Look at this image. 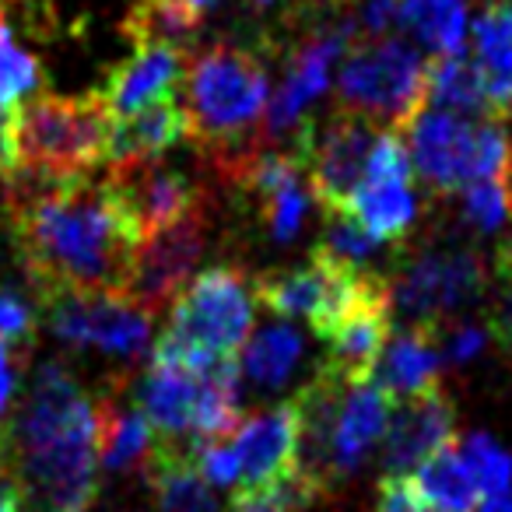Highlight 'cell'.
<instances>
[{
	"label": "cell",
	"mask_w": 512,
	"mask_h": 512,
	"mask_svg": "<svg viewBox=\"0 0 512 512\" xmlns=\"http://www.w3.org/2000/svg\"><path fill=\"white\" fill-rule=\"evenodd\" d=\"M11 235L36 292H123L141 235L130 228L106 183L67 179L11 207Z\"/></svg>",
	"instance_id": "6da1fadb"
},
{
	"label": "cell",
	"mask_w": 512,
	"mask_h": 512,
	"mask_svg": "<svg viewBox=\"0 0 512 512\" xmlns=\"http://www.w3.org/2000/svg\"><path fill=\"white\" fill-rule=\"evenodd\" d=\"M25 509L88 512L99 495L95 400L64 362H43L8 425Z\"/></svg>",
	"instance_id": "7a4b0ae2"
},
{
	"label": "cell",
	"mask_w": 512,
	"mask_h": 512,
	"mask_svg": "<svg viewBox=\"0 0 512 512\" xmlns=\"http://www.w3.org/2000/svg\"><path fill=\"white\" fill-rule=\"evenodd\" d=\"M116 113L106 95H39L11 113L8 158L0 169H29L50 179L88 176L109 162Z\"/></svg>",
	"instance_id": "3957f363"
},
{
	"label": "cell",
	"mask_w": 512,
	"mask_h": 512,
	"mask_svg": "<svg viewBox=\"0 0 512 512\" xmlns=\"http://www.w3.org/2000/svg\"><path fill=\"white\" fill-rule=\"evenodd\" d=\"M253 302V281L239 267L193 274L169 306V327L158 337L151 358L183 362L190 369L232 358L253 330Z\"/></svg>",
	"instance_id": "277c9868"
},
{
	"label": "cell",
	"mask_w": 512,
	"mask_h": 512,
	"mask_svg": "<svg viewBox=\"0 0 512 512\" xmlns=\"http://www.w3.org/2000/svg\"><path fill=\"white\" fill-rule=\"evenodd\" d=\"M186 116L190 137L211 151L242 148L267 106V71L242 46L214 43L186 67Z\"/></svg>",
	"instance_id": "5b68a950"
},
{
	"label": "cell",
	"mask_w": 512,
	"mask_h": 512,
	"mask_svg": "<svg viewBox=\"0 0 512 512\" xmlns=\"http://www.w3.org/2000/svg\"><path fill=\"white\" fill-rule=\"evenodd\" d=\"M414 179L432 193H460L481 179L512 176L509 130L495 116H460L446 109H421L407 127Z\"/></svg>",
	"instance_id": "8992f818"
},
{
	"label": "cell",
	"mask_w": 512,
	"mask_h": 512,
	"mask_svg": "<svg viewBox=\"0 0 512 512\" xmlns=\"http://www.w3.org/2000/svg\"><path fill=\"white\" fill-rule=\"evenodd\" d=\"M425 106L428 60L407 39L376 36L344 60L337 78V109L344 113L400 134Z\"/></svg>",
	"instance_id": "52a82bcc"
},
{
	"label": "cell",
	"mask_w": 512,
	"mask_h": 512,
	"mask_svg": "<svg viewBox=\"0 0 512 512\" xmlns=\"http://www.w3.org/2000/svg\"><path fill=\"white\" fill-rule=\"evenodd\" d=\"M379 274L351 267L327 249H316L309 260L295 267H278L253 281V299L271 309L278 320H306L316 337L327 330L369 292Z\"/></svg>",
	"instance_id": "ba28073f"
},
{
	"label": "cell",
	"mask_w": 512,
	"mask_h": 512,
	"mask_svg": "<svg viewBox=\"0 0 512 512\" xmlns=\"http://www.w3.org/2000/svg\"><path fill=\"white\" fill-rule=\"evenodd\" d=\"M488 288L484 260L470 246L425 249L400 267L390 285V306L404 320V327L442 330L460 309L481 302Z\"/></svg>",
	"instance_id": "9c48e42d"
},
{
	"label": "cell",
	"mask_w": 512,
	"mask_h": 512,
	"mask_svg": "<svg viewBox=\"0 0 512 512\" xmlns=\"http://www.w3.org/2000/svg\"><path fill=\"white\" fill-rule=\"evenodd\" d=\"M43 323L71 348L102 351L120 362H137L151 341V313L123 292H43Z\"/></svg>",
	"instance_id": "30bf717a"
},
{
	"label": "cell",
	"mask_w": 512,
	"mask_h": 512,
	"mask_svg": "<svg viewBox=\"0 0 512 512\" xmlns=\"http://www.w3.org/2000/svg\"><path fill=\"white\" fill-rule=\"evenodd\" d=\"M211 228L214 214L207 207V197L193 204L186 214L169 221L158 232L144 235L137 242L134 264H130V278L123 295L134 299L144 313L158 316L176 302V295L190 285L197 274V264L207 256L211 246Z\"/></svg>",
	"instance_id": "8fae6325"
},
{
	"label": "cell",
	"mask_w": 512,
	"mask_h": 512,
	"mask_svg": "<svg viewBox=\"0 0 512 512\" xmlns=\"http://www.w3.org/2000/svg\"><path fill=\"white\" fill-rule=\"evenodd\" d=\"M379 137V127L355 113L334 109L323 127L313 120H302L292 137V148L302 155L306 179L313 186V197L323 204V211H348L351 197L362 186L369 169L372 144Z\"/></svg>",
	"instance_id": "7c38bea8"
},
{
	"label": "cell",
	"mask_w": 512,
	"mask_h": 512,
	"mask_svg": "<svg viewBox=\"0 0 512 512\" xmlns=\"http://www.w3.org/2000/svg\"><path fill=\"white\" fill-rule=\"evenodd\" d=\"M358 39V22L355 18H341L330 22L323 29H313L299 39V46L292 50L281 78L278 92L267 99L264 109V130H260V148L281 141L285 134L299 130V123L306 120V106L313 99H320L330 85V71L344 57L351 43Z\"/></svg>",
	"instance_id": "4fadbf2b"
},
{
	"label": "cell",
	"mask_w": 512,
	"mask_h": 512,
	"mask_svg": "<svg viewBox=\"0 0 512 512\" xmlns=\"http://www.w3.org/2000/svg\"><path fill=\"white\" fill-rule=\"evenodd\" d=\"M348 211L383 242H400L414 228L421 204L414 193L411 155L397 130H379L369 169H365V179L351 197Z\"/></svg>",
	"instance_id": "5bb4252c"
},
{
	"label": "cell",
	"mask_w": 512,
	"mask_h": 512,
	"mask_svg": "<svg viewBox=\"0 0 512 512\" xmlns=\"http://www.w3.org/2000/svg\"><path fill=\"white\" fill-rule=\"evenodd\" d=\"M106 190L137 235H151L204 200L200 186L186 172L165 165L162 158H120L109 162Z\"/></svg>",
	"instance_id": "9a60e30c"
},
{
	"label": "cell",
	"mask_w": 512,
	"mask_h": 512,
	"mask_svg": "<svg viewBox=\"0 0 512 512\" xmlns=\"http://www.w3.org/2000/svg\"><path fill=\"white\" fill-rule=\"evenodd\" d=\"M390 414H393V397L372 376L351 379L344 386L320 460L323 488H330V484H337L341 477L355 474L362 467L365 456L372 453V446L383 442Z\"/></svg>",
	"instance_id": "2e32d148"
},
{
	"label": "cell",
	"mask_w": 512,
	"mask_h": 512,
	"mask_svg": "<svg viewBox=\"0 0 512 512\" xmlns=\"http://www.w3.org/2000/svg\"><path fill=\"white\" fill-rule=\"evenodd\" d=\"M456 407L439 386L404 397L393 407L390 425L383 432V470L386 474H411L414 467L453 442Z\"/></svg>",
	"instance_id": "e0dca14e"
},
{
	"label": "cell",
	"mask_w": 512,
	"mask_h": 512,
	"mask_svg": "<svg viewBox=\"0 0 512 512\" xmlns=\"http://www.w3.org/2000/svg\"><path fill=\"white\" fill-rule=\"evenodd\" d=\"M200 397H204V369L183 362L151 358L134 386V404L148 418L155 442H190L197 435Z\"/></svg>",
	"instance_id": "ac0fdd59"
},
{
	"label": "cell",
	"mask_w": 512,
	"mask_h": 512,
	"mask_svg": "<svg viewBox=\"0 0 512 512\" xmlns=\"http://www.w3.org/2000/svg\"><path fill=\"white\" fill-rule=\"evenodd\" d=\"M393 330V306H390V281L379 278L334 327L327 330V369L341 379H365L383 355Z\"/></svg>",
	"instance_id": "d6986e66"
},
{
	"label": "cell",
	"mask_w": 512,
	"mask_h": 512,
	"mask_svg": "<svg viewBox=\"0 0 512 512\" xmlns=\"http://www.w3.org/2000/svg\"><path fill=\"white\" fill-rule=\"evenodd\" d=\"M228 442H232L235 456H239V481L246 488L267 484L274 477L295 470L302 446V421L295 397L271 407V411L256 414V418L239 421V428L228 435Z\"/></svg>",
	"instance_id": "ffe728a7"
},
{
	"label": "cell",
	"mask_w": 512,
	"mask_h": 512,
	"mask_svg": "<svg viewBox=\"0 0 512 512\" xmlns=\"http://www.w3.org/2000/svg\"><path fill=\"white\" fill-rule=\"evenodd\" d=\"M186 74V53L169 50V46H141L134 57L113 67L106 85L99 88L116 116H130L137 109L151 106L158 99L176 95L179 81Z\"/></svg>",
	"instance_id": "44dd1931"
},
{
	"label": "cell",
	"mask_w": 512,
	"mask_h": 512,
	"mask_svg": "<svg viewBox=\"0 0 512 512\" xmlns=\"http://www.w3.org/2000/svg\"><path fill=\"white\" fill-rule=\"evenodd\" d=\"M474 67L481 74L488 116H512V0H488L474 22Z\"/></svg>",
	"instance_id": "7402d4cb"
},
{
	"label": "cell",
	"mask_w": 512,
	"mask_h": 512,
	"mask_svg": "<svg viewBox=\"0 0 512 512\" xmlns=\"http://www.w3.org/2000/svg\"><path fill=\"white\" fill-rule=\"evenodd\" d=\"M95 446H99V467L116 474L141 467L155 449V432L141 407L127 404L120 379L95 400Z\"/></svg>",
	"instance_id": "603a6c76"
},
{
	"label": "cell",
	"mask_w": 512,
	"mask_h": 512,
	"mask_svg": "<svg viewBox=\"0 0 512 512\" xmlns=\"http://www.w3.org/2000/svg\"><path fill=\"white\" fill-rule=\"evenodd\" d=\"M439 365H442L439 330L407 327L404 334L386 341L383 355L376 358L369 376L376 379L393 400H404L421 390L439 386Z\"/></svg>",
	"instance_id": "cb8c5ba5"
},
{
	"label": "cell",
	"mask_w": 512,
	"mask_h": 512,
	"mask_svg": "<svg viewBox=\"0 0 512 512\" xmlns=\"http://www.w3.org/2000/svg\"><path fill=\"white\" fill-rule=\"evenodd\" d=\"M155 512H221L211 484L197 474L190 442H155L148 456Z\"/></svg>",
	"instance_id": "d4e9b609"
},
{
	"label": "cell",
	"mask_w": 512,
	"mask_h": 512,
	"mask_svg": "<svg viewBox=\"0 0 512 512\" xmlns=\"http://www.w3.org/2000/svg\"><path fill=\"white\" fill-rule=\"evenodd\" d=\"M190 137V116L186 106L169 95L151 106L137 109L130 116H120L113 127V141H109V162L120 158H158L162 151L176 148L179 141Z\"/></svg>",
	"instance_id": "484cf974"
},
{
	"label": "cell",
	"mask_w": 512,
	"mask_h": 512,
	"mask_svg": "<svg viewBox=\"0 0 512 512\" xmlns=\"http://www.w3.org/2000/svg\"><path fill=\"white\" fill-rule=\"evenodd\" d=\"M123 36L141 46H169L190 53L200 39V11L190 0H134L123 18Z\"/></svg>",
	"instance_id": "4316f807"
},
{
	"label": "cell",
	"mask_w": 512,
	"mask_h": 512,
	"mask_svg": "<svg viewBox=\"0 0 512 512\" xmlns=\"http://www.w3.org/2000/svg\"><path fill=\"white\" fill-rule=\"evenodd\" d=\"M397 25L418 50L432 57L463 53L467 43V0H400Z\"/></svg>",
	"instance_id": "83f0119b"
},
{
	"label": "cell",
	"mask_w": 512,
	"mask_h": 512,
	"mask_svg": "<svg viewBox=\"0 0 512 512\" xmlns=\"http://www.w3.org/2000/svg\"><path fill=\"white\" fill-rule=\"evenodd\" d=\"M299 362L302 334L292 327V320H274L242 344L239 372L260 390H278V386L288 383V376H292Z\"/></svg>",
	"instance_id": "f1b7e54d"
},
{
	"label": "cell",
	"mask_w": 512,
	"mask_h": 512,
	"mask_svg": "<svg viewBox=\"0 0 512 512\" xmlns=\"http://www.w3.org/2000/svg\"><path fill=\"white\" fill-rule=\"evenodd\" d=\"M411 481L432 512H474L481 502V491L456 446H442L428 456L421 467L411 470Z\"/></svg>",
	"instance_id": "f546056e"
},
{
	"label": "cell",
	"mask_w": 512,
	"mask_h": 512,
	"mask_svg": "<svg viewBox=\"0 0 512 512\" xmlns=\"http://www.w3.org/2000/svg\"><path fill=\"white\" fill-rule=\"evenodd\" d=\"M425 109H446V113H460V116H488L484 85L474 60H467L463 53H446V57L428 60Z\"/></svg>",
	"instance_id": "4dcf8cb0"
},
{
	"label": "cell",
	"mask_w": 512,
	"mask_h": 512,
	"mask_svg": "<svg viewBox=\"0 0 512 512\" xmlns=\"http://www.w3.org/2000/svg\"><path fill=\"white\" fill-rule=\"evenodd\" d=\"M323 495V484L309 470L295 467L267 484L242 488L232 498V512H302Z\"/></svg>",
	"instance_id": "1f68e13d"
},
{
	"label": "cell",
	"mask_w": 512,
	"mask_h": 512,
	"mask_svg": "<svg viewBox=\"0 0 512 512\" xmlns=\"http://www.w3.org/2000/svg\"><path fill=\"white\" fill-rule=\"evenodd\" d=\"M39 320H43V302L29 278L0 285V341L29 355Z\"/></svg>",
	"instance_id": "d6a6232c"
},
{
	"label": "cell",
	"mask_w": 512,
	"mask_h": 512,
	"mask_svg": "<svg viewBox=\"0 0 512 512\" xmlns=\"http://www.w3.org/2000/svg\"><path fill=\"white\" fill-rule=\"evenodd\" d=\"M327 214V228H323V242L320 249H327L330 256L344 260L351 267H369L379 253H386L390 242L376 239L362 221L355 218L351 211H323Z\"/></svg>",
	"instance_id": "836d02e7"
},
{
	"label": "cell",
	"mask_w": 512,
	"mask_h": 512,
	"mask_svg": "<svg viewBox=\"0 0 512 512\" xmlns=\"http://www.w3.org/2000/svg\"><path fill=\"white\" fill-rule=\"evenodd\" d=\"M456 449H460V456H463V463H467L481 498L512 491V456L505 453L491 435L474 432V435H467Z\"/></svg>",
	"instance_id": "e575fe53"
},
{
	"label": "cell",
	"mask_w": 512,
	"mask_h": 512,
	"mask_svg": "<svg viewBox=\"0 0 512 512\" xmlns=\"http://www.w3.org/2000/svg\"><path fill=\"white\" fill-rule=\"evenodd\" d=\"M460 218L477 232H498L512 221V183L481 179L460 190Z\"/></svg>",
	"instance_id": "d590c367"
},
{
	"label": "cell",
	"mask_w": 512,
	"mask_h": 512,
	"mask_svg": "<svg viewBox=\"0 0 512 512\" xmlns=\"http://www.w3.org/2000/svg\"><path fill=\"white\" fill-rule=\"evenodd\" d=\"M43 88V67L29 50L15 43L0 46V106H15L18 99Z\"/></svg>",
	"instance_id": "8d00e7d4"
},
{
	"label": "cell",
	"mask_w": 512,
	"mask_h": 512,
	"mask_svg": "<svg viewBox=\"0 0 512 512\" xmlns=\"http://www.w3.org/2000/svg\"><path fill=\"white\" fill-rule=\"evenodd\" d=\"M488 334L502 348H512V246H505L495 256V292L488 309Z\"/></svg>",
	"instance_id": "74e56055"
},
{
	"label": "cell",
	"mask_w": 512,
	"mask_h": 512,
	"mask_svg": "<svg viewBox=\"0 0 512 512\" xmlns=\"http://www.w3.org/2000/svg\"><path fill=\"white\" fill-rule=\"evenodd\" d=\"M439 351L446 362L453 365H463L470 362V358H477L484 351V344H488V327H481V323H460V327H442L439 330Z\"/></svg>",
	"instance_id": "f35d334b"
},
{
	"label": "cell",
	"mask_w": 512,
	"mask_h": 512,
	"mask_svg": "<svg viewBox=\"0 0 512 512\" xmlns=\"http://www.w3.org/2000/svg\"><path fill=\"white\" fill-rule=\"evenodd\" d=\"M376 512H432V509L418 495L411 474H386L383 484H379Z\"/></svg>",
	"instance_id": "ab89813d"
},
{
	"label": "cell",
	"mask_w": 512,
	"mask_h": 512,
	"mask_svg": "<svg viewBox=\"0 0 512 512\" xmlns=\"http://www.w3.org/2000/svg\"><path fill=\"white\" fill-rule=\"evenodd\" d=\"M29 362L25 351H15L8 341H0V432L8 428V414L15 407L18 379H22V365Z\"/></svg>",
	"instance_id": "60d3db41"
},
{
	"label": "cell",
	"mask_w": 512,
	"mask_h": 512,
	"mask_svg": "<svg viewBox=\"0 0 512 512\" xmlns=\"http://www.w3.org/2000/svg\"><path fill=\"white\" fill-rule=\"evenodd\" d=\"M397 8L400 0H362V8H358V32H365L369 39L383 36L390 29V22H397Z\"/></svg>",
	"instance_id": "b9f144b4"
},
{
	"label": "cell",
	"mask_w": 512,
	"mask_h": 512,
	"mask_svg": "<svg viewBox=\"0 0 512 512\" xmlns=\"http://www.w3.org/2000/svg\"><path fill=\"white\" fill-rule=\"evenodd\" d=\"M474 512H512V491H505V495L481 498V505H477Z\"/></svg>",
	"instance_id": "7bdbcfd3"
},
{
	"label": "cell",
	"mask_w": 512,
	"mask_h": 512,
	"mask_svg": "<svg viewBox=\"0 0 512 512\" xmlns=\"http://www.w3.org/2000/svg\"><path fill=\"white\" fill-rule=\"evenodd\" d=\"M11 113H15V109H11V106H0V165H4V158H8V134H11Z\"/></svg>",
	"instance_id": "ee69618b"
},
{
	"label": "cell",
	"mask_w": 512,
	"mask_h": 512,
	"mask_svg": "<svg viewBox=\"0 0 512 512\" xmlns=\"http://www.w3.org/2000/svg\"><path fill=\"white\" fill-rule=\"evenodd\" d=\"M8 8H0V46L11 43V29H8V15H4Z\"/></svg>",
	"instance_id": "f6af8a7d"
},
{
	"label": "cell",
	"mask_w": 512,
	"mask_h": 512,
	"mask_svg": "<svg viewBox=\"0 0 512 512\" xmlns=\"http://www.w3.org/2000/svg\"><path fill=\"white\" fill-rule=\"evenodd\" d=\"M190 4H193V8L200 11V15H204V11H211L214 4H218V0H190Z\"/></svg>",
	"instance_id": "bcb514c9"
},
{
	"label": "cell",
	"mask_w": 512,
	"mask_h": 512,
	"mask_svg": "<svg viewBox=\"0 0 512 512\" xmlns=\"http://www.w3.org/2000/svg\"><path fill=\"white\" fill-rule=\"evenodd\" d=\"M253 4H256V8H271L274 0H253Z\"/></svg>",
	"instance_id": "7dc6e473"
},
{
	"label": "cell",
	"mask_w": 512,
	"mask_h": 512,
	"mask_svg": "<svg viewBox=\"0 0 512 512\" xmlns=\"http://www.w3.org/2000/svg\"><path fill=\"white\" fill-rule=\"evenodd\" d=\"M11 4H15V0H0V8H11Z\"/></svg>",
	"instance_id": "c3c4849f"
}]
</instances>
